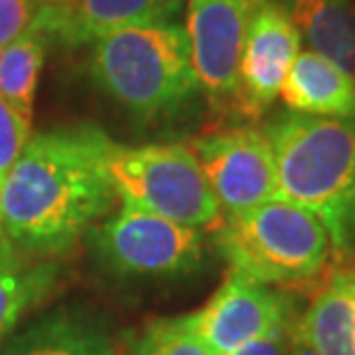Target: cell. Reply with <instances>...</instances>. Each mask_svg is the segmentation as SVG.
Wrapping results in <instances>:
<instances>
[{
    "label": "cell",
    "mask_w": 355,
    "mask_h": 355,
    "mask_svg": "<svg viewBox=\"0 0 355 355\" xmlns=\"http://www.w3.org/2000/svg\"><path fill=\"white\" fill-rule=\"evenodd\" d=\"M109 137L65 127L31 137L3 180L0 229L40 259L72 252L116 203L104 166Z\"/></svg>",
    "instance_id": "obj_1"
},
{
    "label": "cell",
    "mask_w": 355,
    "mask_h": 355,
    "mask_svg": "<svg viewBox=\"0 0 355 355\" xmlns=\"http://www.w3.org/2000/svg\"><path fill=\"white\" fill-rule=\"evenodd\" d=\"M275 157L277 198L321 219L332 259L355 261V116L284 113L266 130Z\"/></svg>",
    "instance_id": "obj_2"
},
{
    "label": "cell",
    "mask_w": 355,
    "mask_h": 355,
    "mask_svg": "<svg viewBox=\"0 0 355 355\" xmlns=\"http://www.w3.org/2000/svg\"><path fill=\"white\" fill-rule=\"evenodd\" d=\"M90 76L141 123L173 116L198 92L187 33L168 21L99 37L92 46Z\"/></svg>",
    "instance_id": "obj_3"
},
{
    "label": "cell",
    "mask_w": 355,
    "mask_h": 355,
    "mask_svg": "<svg viewBox=\"0 0 355 355\" xmlns=\"http://www.w3.org/2000/svg\"><path fill=\"white\" fill-rule=\"evenodd\" d=\"M217 245L229 270L275 288L321 284L332 270V247L321 219L284 198L226 215Z\"/></svg>",
    "instance_id": "obj_4"
},
{
    "label": "cell",
    "mask_w": 355,
    "mask_h": 355,
    "mask_svg": "<svg viewBox=\"0 0 355 355\" xmlns=\"http://www.w3.org/2000/svg\"><path fill=\"white\" fill-rule=\"evenodd\" d=\"M104 166L123 205L194 229H219L224 212L184 144L123 146L109 139Z\"/></svg>",
    "instance_id": "obj_5"
},
{
    "label": "cell",
    "mask_w": 355,
    "mask_h": 355,
    "mask_svg": "<svg viewBox=\"0 0 355 355\" xmlns=\"http://www.w3.org/2000/svg\"><path fill=\"white\" fill-rule=\"evenodd\" d=\"M90 245L99 261L118 275L171 277L198 268L203 259V231L171 222L153 212L120 205L92 226Z\"/></svg>",
    "instance_id": "obj_6"
},
{
    "label": "cell",
    "mask_w": 355,
    "mask_h": 355,
    "mask_svg": "<svg viewBox=\"0 0 355 355\" xmlns=\"http://www.w3.org/2000/svg\"><path fill=\"white\" fill-rule=\"evenodd\" d=\"M268 0H189V55L198 90L215 113L236 116L238 69L247 28L254 12Z\"/></svg>",
    "instance_id": "obj_7"
},
{
    "label": "cell",
    "mask_w": 355,
    "mask_h": 355,
    "mask_svg": "<svg viewBox=\"0 0 355 355\" xmlns=\"http://www.w3.org/2000/svg\"><path fill=\"white\" fill-rule=\"evenodd\" d=\"M189 150L224 217L277 198L275 157L266 132L250 125L219 127L191 139Z\"/></svg>",
    "instance_id": "obj_8"
},
{
    "label": "cell",
    "mask_w": 355,
    "mask_h": 355,
    "mask_svg": "<svg viewBox=\"0 0 355 355\" xmlns=\"http://www.w3.org/2000/svg\"><path fill=\"white\" fill-rule=\"evenodd\" d=\"M191 314L198 335L215 355H229L277 325L297 318L288 293L233 270L205 307Z\"/></svg>",
    "instance_id": "obj_9"
},
{
    "label": "cell",
    "mask_w": 355,
    "mask_h": 355,
    "mask_svg": "<svg viewBox=\"0 0 355 355\" xmlns=\"http://www.w3.org/2000/svg\"><path fill=\"white\" fill-rule=\"evenodd\" d=\"M300 44V33L277 0L254 12L238 69V118L257 120L275 104Z\"/></svg>",
    "instance_id": "obj_10"
},
{
    "label": "cell",
    "mask_w": 355,
    "mask_h": 355,
    "mask_svg": "<svg viewBox=\"0 0 355 355\" xmlns=\"http://www.w3.org/2000/svg\"><path fill=\"white\" fill-rule=\"evenodd\" d=\"M175 7L178 0H79L72 7H42L35 31L49 42L81 46L125 28L166 21Z\"/></svg>",
    "instance_id": "obj_11"
},
{
    "label": "cell",
    "mask_w": 355,
    "mask_h": 355,
    "mask_svg": "<svg viewBox=\"0 0 355 355\" xmlns=\"http://www.w3.org/2000/svg\"><path fill=\"white\" fill-rule=\"evenodd\" d=\"M293 337L318 355H355V270L332 268L309 307L295 318Z\"/></svg>",
    "instance_id": "obj_12"
},
{
    "label": "cell",
    "mask_w": 355,
    "mask_h": 355,
    "mask_svg": "<svg viewBox=\"0 0 355 355\" xmlns=\"http://www.w3.org/2000/svg\"><path fill=\"white\" fill-rule=\"evenodd\" d=\"M279 97L288 111L302 116H355V79L311 49L291 62Z\"/></svg>",
    "instance_id": "obj_13"
},
{
    "label": "cell",
    "mask_w": 355,
    "mask_h": 355,
    "mask_svg": "<svg viewBox=\"0 0 355 355\" xmlns=\"http://www.w3.org/2000/svg\"><path fill=\"white\" fill-rule=\"evenodd\" d=\"M311 51L355 79V0H277Z\"/></svg>",
    "instance_id": "obj_14"
},
{
    "label": "cell",
    "mask_w": 355,
    "mask_h": 355,
    "mask_svg": "<svg viewBox=\"0 0 355 355\" xmlns=\"http://www.w3.org/2000/svg\"><path fill=\"white\" fill-rule=\"evenodd\" d=\"M55 284V266L14 245L0 229V342Z\"/></svg>",
    "instance_id": "obj_15"
},
{
    "label": "cell",
    "mask_w": 355,
    "mask_h": 355,
    "mask_svg": "<svg viewBox=\"0 0 355 355\" xmlns=\"http://www.w3.org/2000/svg\"><path fill=\"white\" fill-rule=\"evenodd\" d=\"M0 355H111V344L86 318L55 314L5 342Z\"/></svg>",
    "instance_id": "obj_16"
},
{
    "label": "cell",
    "mask_w": 355,
    "mask_h": 355,
    "mask_svg": "<svg viewBox=\"0 0 355 355\" xmlns=\"http://www.w3.org/2000/svg\"><path fill=\"white\" fill-rule=\"evenodd\" d=\"M46 46V35L31 31L0 51V97L26 116H33Z\"/></svg>",
    "instance_id": "obj_17"
},
{
    "label": "cell",
    "mask_w": 355,
    "mask_h": 355,
    "mask_svg": "<svg viewBox=\"0 0 355 355\" xmlns=\"http://www.w3.org/2000/svg\"><path fill=\"white\" fill-rule=\"evenodd\" d=\"M127 355H215L196 330L194 314L157 318L130 339Z\"/></svg>",
    "instance_id": "obj_18"
},
{
    "label": "cell",
    "mask_w": 355,
    "mask_h": 355,
    "mask_svg": "<svg viewBox=\"0 0 355 355\" xmlns=\"http://www.w3.org/2000/svg\"><path fill=\"white\" fill-rule=\"evenodd\" d=\"M28 141H31V116L14 109L0 97V180H5Z\"/></svg>",
    "instance_id": "obj_19"
},
{
    "label": "cell",
    "mask_w": 355,
    "mask_h": 355,
    "mask_svg": "<svg viewBox=\"0 0 355 355\" xmlns=\"http://www.w3.org/2000/svg\"><path fill=\"white\" fill-rule=\"evenodd\" d=\"M42 5L35 0H0V51L35 31Z\"/></svg>",
    "instance_id": "obj_20"
},
{
    "label": "cell",
    "mask_w": 355,
    "mask_h": 355,
    "mask_svg": "<svg viewBox=\"0 0 355 355\" xmlns=\"http://www.w3.org/2000/svg\"><path fill=\"white\" fill-rule=\"evenodd\" d=\"M293 323L295 321L277 325L266 335L243 344L229 355H288L291 346H293Z\"/></svg>",
    "instance_id": "obj_21"
},
{
    "label": "cell",
    "mask_w": 355,
    "mask_h": 355,
    "mask_svg": "<svg viewBox=\"0 0 355 355\" xmlns=\"http://www.w3.org/2000/svg\"><path fill=\"white\" fill-rule=\"evenodd\" d=\"M288 355H318V353H316V351H311L309 346L300 344V342H297V339L293 337V346H291Z\"/></svg>",
    "instance_id": "obj_22"
},
{
    "label": "cell",
    "mask_w": 355,
    "mask_h": 355,
    "mask_svg": "<svg viewBox=\"0 0 355 355\" xmlns=\"http://www.w3.org/2000/svg\"><path fill=\"white\" fill-rule=\"evenodd\" d=\"M35 3L42 7H72L79 3V0H35Z\"/></svg>",
    "instance_id": "obj_23"
},
{
    "label": "cell",
    "mask_w": 355,
    "mask_h": 355,
    "mask_svg": "<svg viewBox=\"0 0 355 355\" xmlns=\"http://www.w3.org/2000/svg\"><path fill=\"white\" fill-rule=\"evenodd\" d=\"M0 198H3V180H0Z\"/></svg>",
    "instance_id": "obj_24"
},
{
    "label": "cell",
    "mask_w": 355,
    "mask_h": 355,
    "mask_svg": "<svg viewBox=\"0 0 355 355\" xmlns=\"http://www.w3.org/2000/svg\"><path fill=\"white\" fill-rule=\"evenodd\" d=\"M349 266H351V268L355 270V261H351V263H349Z\"/></svg>",
    "instance_id": "obj_25"
}]
</instances>
